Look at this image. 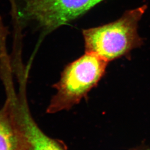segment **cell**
I'll return each mask as SVG.
<instances>
[{"label":"cell","mask_w":150,"mask_h":150,"mask_svg":"<svg viewBox=\"0 0 150 150\" xmlns=\"http://www.w3.org/2000/svg\"><path fill=\"white\" fill-rule=\"evenodd\" d=\"M104 0H11L16 16L50 32L85 14Z\"/></svg>","instance_id":"cell-3"},{"label":"cell","mask_w":150,"mask_h":150,"mask_svg":"<svg viewBox=\"0 0 150 150\" xmlns=\"http://www.w3.org/2000/svg\"><path fill=\"white\" fill-rule=\"evenodd\" d=\"M146 8L144 5L126 11L115 21L84 30L86 52L109 62L141 46L143 41L138 33V24Z\"/></svg>","instance_id":"cell-1"},{"label":"cell","mask_w":150,"mask_h":150,"mask_svg":"<svg viewBox=\"0 0 150 150\" xmlns=\"http://www.w3.org/2000/svg\"><path fill=\"white\" fill-rule=\"evenodd\" d=\"M11 109L15 131L14 150H65L39 127L26 102L16 100L11 104Z\"/></svg>","instance_id":"cell-4"},{"label":"cell","mask_w":150,"mask_h":150,"mask_svg":"<svg viewBox=\"0 0 150 150\" xmlns=\"http://www.w3.org/2000/svg\"><path fill=\"white\" fill-rule=\"evenodd\" d=\"M150 150V149H145V150Z\"/></svg>","instance_id":"cell-6"},{"label":"cell","mask_w":150,"mask_h":150,"mask_svg":"<svg viewBox=\"0 0 150 150\" xmlns=\"http://www.w3.org/2000/svg\"><path fill=\"white\" fill-rule=\"evenodd\" d=\"M108 63L96 54L86 52L68 64L54 86L56 93L50 102L47 112L69 110L78 104L102 79Z\"/></svg>","instance_id":"cell-2"},{"label":"cell","mask_w":150,"mask_h":150,"mask_svg":"<svg viewBox=\"0 0 150 150\" xmlns=\"http://www.w3.org/2000/svg\"><path fill=\"white\" fill-rule=\"evenodd\" d=\"M15 131L11 106L7 99L0 110V150H14Z\"/></svg>","instance_id":"cell-5"}]
</instances>
